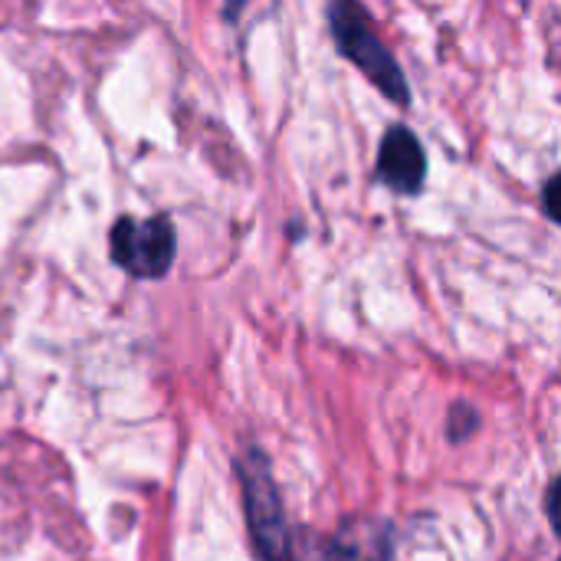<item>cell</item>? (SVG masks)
I'll return each instance as SVG.
<instances>
[{
    "mask_svg": "<svg viewBox=\"0 0 561 561\" xmlns=\"http://www.w3.org/2000/svg\"><path fill=\"white\" fill-rule=\"evenodd\" d=\"M480 427V414L470 408V404H457L454 411H450V424H447V437L454 440V444H463L473 431Z\"/></svg>",
    "mask_w": 561,
    "mask_h": 561,
    "instance_id": "6",
    "label": "cell"
},
{
    "mask_svg": "<svg viewBox=\"0 0 561 561\" xmlns=\"http://www.w3.org/2000/svg\"><path fill=\"white\" fill-rule=\"evenodd\" d=\"M394 533L381 519H352L329 536L302 533L293 539L296 561H391Z\"/></svg>",
    "mask_w": 561,
    "mask_h": 561,
    "instance_id": "4",
    "label": "cell"
},
{
    "mask_svg": "<svg viewBox=\"0 0 561 561\" xmlns=\"http://www.w3.org/2000/svg\"><path fill=\"white\" fill-rule=\"evenodd\" d=\"M556 187H559V178H549L546 181V187H542V210H546V217L549 220H556Z\"/></svg>",
    "mask_w": 561,
    "mask_h": 561,
    "instance_id": "7",
    "label": "cell"
},
{
    "mask_svg": "<svg viewBox=\"0 0 561 561\" xmlns=\"http://www.w3.org/2000/svg\"><path fill=\"white\" fill-rule=\"evenodd\" d=\"M375 181L394 194H417L427 181V154L417 135L404 125H391L378 148Z\"/></svg>",
    "mask_w": 561,
    "mask_h": 561,
    "instance_id": "5",
    "label": "cell"
},
{
    "mask_svg": "<svg viewBox=\"0 0 561 561\" xmlns=\"http://www.w3.org/2000/svg\"><path fill=\"white\" fill-rule=\"evenodd\" d=\"M178 253V233L168 214L154 217H118L108 230V256L135 279L168 276Z\"/></svg>",
    "mask_w": 561,
    "mask_h": 561,
    "instance_id": "3",
    "label": "cell"
},
{
    "mask_svg": "<svg viewBox=\"0 0 561 561\" xmlns=\"http://www.w3.org/2000/svg\"><path fill=\"white\" fill-rule=\"evenodd\" d=\"M329 26H332V36H335L342 56L352 59L391 102H398V105L411 102L408 76H404L401 62L394 59V53L388 49V43L381 39V33L375 30L365 7H358L352 0L332 3L329 7Z\"/></svg>",
    "mask_w": 561,
    "mask_h": 561,
    "instance_id": "1",
    "label": "cell"
},
{
    "mask_svg": "<svg viewBox=\"0 0 561 561\" xmlns=\"http://www.w3.org/2000/svg\"><path fill=\"white\" fill-rule=\"evenodd\" d=\"M237 470L243 486V513H247L250 539L260 561H293V533L266 454L260 447H247L243 457L237 460Z\"/></svg>",
    "mask_w": 561,
    "mask_h": 561,
    "instance_id": "2",
    "label": "cell"
}]
</instances>
